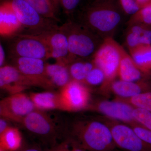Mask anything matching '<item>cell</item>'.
Returning <instances> with one entry per match:
<instances>
[{
	"instance_id": "d6a6232c",
	"label": "cell",
	"mask_w": 151,
	"mask_h": 151,
	"mask_svg": "<svg viewBox=\"0 0 151 151\" xmlns=\"http://www.w3.org/2000/svg\"><path fill=\"white\" fill-rule=\"evenodd\" d=\"M6 120V119L1 117L0 120V135L2 134L9 127Z\"/></svg>"
},
{
	"instance_id": "836d02e7",
	"label": "cell",
	"mask_w": 151,
	"mask_h": 151,
	"mask_svg": "<svg viewBox=\"0 0 151 151\" xmlns=\"http://www.w3.org/2000/svg\"><path fill=\"white\" fill-rule=\"evenodd\" d=\"M18 151H42L37 146L29 145L23 147Z\"/></svg>"
},
{
	"instance_id": "83f0119b",
	"label": "cell",
	"mask_w": 151,
	"mask_h": 151,
	"mask_svg": "<svg viewBox=\"0 0 151 151\" xmlns=\"http://www.w3.org/2000/svg\"><path fill=\"white\" fill-rule=\"evenodd\" d=\"M133 115L136 122L151 130V112L145 109L134 108Z\"/></svg>"
},
{
	"instance_id": "52a82bcc",
	"label": "cell",
	"mask_w": 151,
	"mask_h": 151,
	"mask_svg": "<svg viewBox=\"0 0 151 151\" xmlns=\"http://www.w3.org/2000/svg\"><path fill=\"white\" fill-rule=\"evenodd\" d=\"M12 8L23 27L29 30V32H35L54 29L55 21L45 18L37 11L24 0H12Z\"/></svg>"
},
{
	"instance_id": "484cf974",
	"label": "cell",
	"mask_w": 151,
	"mask_h": 151,
	"mask_svg": "<svg viewBox=\"0 0 151 151\" xmlns=\"http://www.w3.org/2000/svg\"><path fill=\"white\" fill-rule=\"evenodd\" d=\"M115 98L129 103L134 108L145 109L151 112V92L142 93L129 99Z\"/></svg>"
},
{
	"instance_id": "f1b7e54d",
	"label": "cell",
	"mask_w": 151,
	"mask_h": 151,
	"mask_svg": "<svg viewBox=\"0 0 151 151\" xmlns=\"http://www.w3.org/2000/svg\"><path fill=\"white\" fill-rule=\"evenodd\" d=\"M118 2L123 12L128 15H132L141 9L135 0H118Z\"/></svg>"
},
{
	"instance_id": "e0dca14e",
	"label": "cell",
	"mask_w": 151,
	"mask_h": 151,
	"mask_svg": "<svg viewBox=\"0 0 151 151\" xmlns=\"http://www.w3.org/2000/svg\"><path fill=\"white\" fill-rule=\"evenodd\" d=\"M23 27L12 7L10 1H5L0 6V34L3 37L12 36Z\"/></svg>"
},
{
	"instance_id": "f546056e",
	"label": "cell",
	"mask_w": 151,
	"mask_h": 151,
	"mask_svg": "<svg viewBox=\"0 0 151 151\" xmlns=\"http://www.w3.org/2000/svg\"><path fill=\"white\" fill-rule=\"evenodd\" d=\"M130 126L143 141L151 145V130L138 123L131 124Z\"/></svg>"
},
{
	"instance_id": "9c48e42d",
	"label": "cell",
	"mask_w": 151,
	"mask_h": 151,
	"mask_svg": "<svg viewBox=\"0 0 151 151\" xmlns=\"http://www.w3.org/2000/svg\"><path fill=\"white\" fill-rule=\"evenodd\" d=\"M36 109L30 97L22 92L11 94L0 103L1 117L20 124Z\"/></svg>"
},
{
	"instance_id": "7402d4cb",
	"label": "cell",
	"mask_w": 151,
	"mask_h": 151,
	"mask_svg": "<svg viewBox=\"0 0 151 151\" xmlns=\"http://www.w3.org/2000/svg\"><path fill=\"white\" fill-rule=\"evenodd\" d=\"M129 51L132 59L141 70L151 73V44L140 45Z\"/></svg>"
},
{
	"instance_id": "7a4b0ae2",
	"label": "cell",
	"mask_w": 151,
	"mask_h": 151,
	"mask_svg": "<svg viewBox=\"0 0 151 151\" xmlns=\"http://www.w3.org/2000/svg\"><path fill=\"white\" fill-rule=\"evenodd\" d=\"M69 138L87 151H113L116 147L110 128L99 117L76 121Z\"/></svg>"
},
{
	"instance_id": "603a6c76",
	"label": "cell",
	"mask_w": 151,
	"mask_h": 151,
	"mask_svg": "<svg viewBox=\"0 0 151 151\" xmlns=\"http://www.w3.org/2000/svg\"><path fill=\"white\" fill-rule=\"evenodd\" d=\"M0 137L1 147L5 150L15 151L20 147L21 135L17 128L9 127Z\"/></svg>"
},
{
	"instance_id": "d590c367",
	"label": "cell",
	"mask_w": 151,
	"mask_h": 151,
	"mask_svg": "<svg viewBox=\"0 0 151 151\" xmlns=\"http://www.w3.org/2000/svg\"><path fill=\"white\" fill-rule=\"evenodd\" d=\"M140 8L151 4V0H135Z\"/></svg>"
},
{
	"instance_id": "d6986e66",
	"label": "cell",
	"mask_w": 151,
	"mask_h": 151,
	"mask_svg": "<svg viewBox=\"0 0 151 151\" xmlns=\"http://www.w3.org/2000/svg\"><path fill=\"white\" fill-rule=\"evenodd\" d=\"M36 108L39 110L64 111L60 94L51 92L32 93L30 95Z\"/></svg>"
},
{
	"instance_id": "4316f807",
	"label": "cell",
	"mask_w": 151,
	"mask_h": 151,
	"mask_svg": "<svg viewBox=\"0 0 151 151\" xmlns=\"http://www.w3.org/2000/svg\"><path fill=\"white\" fill-rule=\"evenodd\" d=\"M105 80V76L103 70L95 65L86 76L84 84L86 86H102Z\"/></svg>"
},
{
	"instance_id": "5b68a950",
	"label": "cell",
	"mask_w": 151,
	"mask_h": 151,
	"mask_svg": "<svg viewBox=\"0 0 151 151\" xmlns=\"http://www.w3.org/2000/svg\"><path fill=\"white\" fill-rule=\"evenodd\" d=\"M111 129L116 147L125 151H151V145L143 141L128 124L99 116Z\"/></svg>"
},
{
	"instance_id": "44dd1931",
	"label": "cell",
	"mask_w": 151,
	"mask_h": 151,
	"mask_svg": "<svg viewBox=\"0 0 151 151\" xmlns=\"http://www.w3.org/2000/svg\"><path fill=\"white\" fill-rule=\"evenodd\" d=\"M83 59L76 58L68 65L71 79L84 84L87 74L95 65L92 58L91 60Z\"/></svg>"
},
{
	"instance_id": "8fae6325",
	"label": "cell",
	"mask_w": 151,
	"mask_h": 151,
	"mask_svg": "<svg viewBox=\"0 0 151 151\" xmlns=\"http://www.w3.org/2000/svg\"><path fill=\"white\" fill-rule=\"evenodd\" d=\"M64 111L85 110L91 102V91L88 86L71 80L61 88L59 93Z\"/></svg>"
},
{
	"instance_id": "ba28073f",
	"label": "cell",
	"mask_w": 151,
	"mask_h": 151,
	"mask_svg": "<svg viewBox=\"0 0 151 151\" xmlns=\"http://www.w3.org/2000/svg\"><path fill=\"white\" fill-rule=\"evenodd\" d=\"M10 45L13 58L24 57L46 60L50 58V52L42 41L26 34H19Z\"/></svg>"
},
{
	"instance_id": "8992f818",
	"label": "cell",
	"mask_w": 151,
	"mask_h": 151,
	"mask_svg": "<svg viewBox=\"0 0 151 151\" xmlns=\"http://www.w3.org/2000/svg\"><path fill=\"white\" fill-rule=\"evenodd\" d=\"M134 108L129 103L115 98L112 100L103 99L91 101L85 111L98 113L130 125L137 123L133 115Z\"/></svg>"
},
{
	"instance_id": "5bb4252c",
	"label": "cell",
	"mask_w": 151,
	"mask_h": 151,
	"mask_svg": "<svg viewBox=\"0 0 151 151\" xmlns=\"http://www.w3.org/2000/svg\"><path fill=\"white\" fill-rule=\"evenodd\" d=\"M34 86L28 78L13 65L0 68V87L11 94L21 93L30 86Z\"/></svg>"
},
{
	"instance_id": "cb8c5ba5",
	"label": "cell",
	"mask_w": 151,
	"mask_h": 151,
	"mask_svg": "<svg viewBox=\"0 0 151 151\" xmlns=\"http://www.w3.org/2000/svg\"><path fill=\"white\" fill-rule=\"evenodd\" d=\"M30 5L39 13L45 18L54 21H59L57 17L56 11L52 4L48 0H24Z\"/></svg>"
},
{
	"instance_id": "ffe728a7",
	"label": "cell",
	"mask_w": 151,
	"mask_h": 151,
	"mask_svg": "<svg viewBox=\"0 0 151 151\" xmlns=\"http://www.w3.org/2000/svg\"><path fill=\"white\" fill-rule=\"evenodd\" d=\"M45 71L50 80L55 86L62 88L71 80L68 65L64 63H45Z\"/></svg>"
},
{
	"instance_id": "1f68e13d",
	"label": "cell",
	"mask_w": 151,
	"mask_h": 151,
	"mask_svg": "<svg viewBox=\"0 0 151 151\" xmlns=\"http://www.w3.org/2000/svg\"><path fill=\"white\" fill-rule=\"evenodd\" d=\"M80 0H60V5L66 14L72 13L78 6Z\"/></svg>"
},
{
	"instance_id": "6da1fadb",
	"label": "cell",
	"mask_w": 151,
	"mask_h": 151,
	"mask_svg": "<svg viewBox=\"0 0 151 151\" xmlns=\"http://www.w3.org/2000/svg\"><path fill=\"white\" fill-rule=\"evenodd\" d=\"M124 14L116 0H96L81 17V23L103 40L113 38L123 20Z\"/></svg>"
},
{
	"instance_id": "30bf717a",
	"label": "cell",
	"mask_w": 151,
	"mask_h": 151,
	"mask_svg": "<svg viewBox=\"0 0 151 151\" xmlns=\"http://www.w3.org/2000/svg\"><path fill=\"white\" fill-rule=\"evenodd\" d=\"M13 65L34 86L52 89L55 86L50 80L45 71V63L43 60L29 58H13Z\"/></svg>"
},
{
	"instance_id": "4dcf8cb0",
	"label": "cell",
	"mask_w": 151,
	"mask_h": 151,
	"mask_svg": "<svg viewBox=\"0 0 151 151\" xmlns=\"http://www.w3.org/2000/svg\"><path fill=\"white\" fill-rule=\"evenodd\" d=\"M54 146L57 151H87L70 138Z\"/></svg>"
},
{
	"instance_id": "9a60e30c",
	"label": "cell",
	"mask_w": 151,
	"mask_h": 151,
	"mask_svg": "<svg viewBox=\"0 0 151 151\" xmlns=\"http://www.w3.org/2000/svg\"><path fill=\"white\" fill-rule=\"evenodd\" d=\"M111 92L116 98L124 99L151 92V78L136 81L116 80L111 84Z\"/></svg>"
},
{
	"instance_id": "74e56055",
	"label": "cell",
	"mask_w": 151,
	"mask_h": 151,
	"mask_svg": "<svg viewBox=\"0 0 151 151\" xmlns=\"http://www.w3.org/2000/svg\"><path fill=\"white\" fill-rule=\"evenodd\" d=\"M43 151H57L55 146H52L50 148L46 149Z\"/></svg>"
},
{
	"instance_id": "7c38bea8",
	"label": "cell",
	"mask_w": 151,
	"mask_h": 151,
	"mask_svg": "<svg viewBox=\"0 0 151 151\" xmlns=\"http://www.w3.org/2000/svg\"><path fill=\"white\" fill-rule=\"evenodd\" d=\"M42 41L50 52V58L68 65L69 56L67 38L59 27L42 31L25 33Z\"/></svg>"
},
{
	"instance_id": "e575fe53",
	"label": "cell",
	"mask_w": 151,
	"mask_h": 151,
	"mask_svg": "<svg viewBox=\"0 0 151 151\" xmlns=\"http://www.w3.org/2000/svg\"><path fill=\"white\" fill-rule=\"evenodd\" d=\"M5 60V53L1 44H0V66L2 67Z\"/></svg>"
},
{
	"instance_id": "ac0fdd59",
	"label": "cell",
	"mask_w": 151,
	"mask_h": 151,
	"mask_svg": "<svg viewBox=\"0 0 151 151\" xmlns=\"http://www.w3.org/2000/svg\"><path fill=\"white\" fill-rule=\"evenodd\" d=\"M125 42L129 50L140 45L151 44V29L141 25L129 26Z\"/></svg>"
},
{
	"instance_id": "277c9868",
	"label": "cell",
	"mask_w": 151,
	"mask_h": 151,
	"mask_svg": "<svg viewBox=\"0 0 151 151\" xmlns=\"http://www.w3.org/2000/svg\"><path fill=\"white\" fill-rule=\"evenodd\" d=\"M120 45L113 38L105 39L92 58L95 65L105 74V81L99 88L100 94L104 96L111 93V84L119 76Z\"/></svg>"
},
{
	"instance_id": "2e32d148",
	"label": "cell",
	"mask_w": 151,
	"mask_h": 151,
	"mask_svg": "<svg viewBox=\"0 0 151 151\" xmlns=\"http://www.w3.org/2000/svg\"><path fill=\"white\" fill-rule=\"evenodd\" d=\"M121 60L119 65V79L123 81H136L151 78V73H147L141 70L132 57L125 49L120 47Z\"/></svg>"
},
{
	"instance_id": "8d00e7d4",
	"label": "cell",
	"mask_w": 151,
	"mask_h": 151,
	"mask_svg": "<svg viewBox=\"0 0 151 151\" xmlns=\"http://www.w3.org/2000/svg\"><path fill=\"white\" fill-rule=\"evenodd\" d=\"M52 2L55 9L56 12L58 10L60 5V0H52Z\"/></svg>"
},
{
	"instance_id": "d4e9b609",
	"label": "cell",
	"mask_w": 151,
	"mask_h": 151,
	"mask_svg": "<svg viewBox=\"0 0 151 151\" xmlns=\"http://www.w3.org/2000/svg\"><path fill=\"white\" fill-rule=\"evenodd\" d=\"M128 24L129 26L141 25L151 29V4L139 9L131 16Z\"/></svg>"
},
{
	"instance_id": "4fadbf2b",
	"label": "cell",
	"mask_w": 151,
	"mask_h": 151,
	"mask_svg": "<svg viewBox=\"0 0 151 151\" xmlns=\"http://www.w3.org/2000/svg\"><path fill=\"white\" fill-rule=\"evenodd\" d=\"M21 124L29 132L42 139H54L57 133L55 123L42 110L36 109L26 116Z\"/></svg>"
},
{
	"instance_id": "f35d334b",
	"label": "cell",
	"mask_w": 151,
	"mask_h": 151,
	"mask_svg": "<svg viewBox=\"0 0 151 151\" xmlns=\"http://www.w3.org/2000/svg\"><path fill=\"white\" fill-rule=\"evenodd\" d=\"M48 1H49L50 2V3H51L52 4V0H48Z\"/></svg>"
},
{
	"instance_id": "3957f363",
	"label": "cell",
	"mask_w": 151,
	"mask_h": 151,
	"mask_svg": "<svg viewBox=\"0 0 151 151\" xmlns=\"http://www.w3.org/2000/svg\"><path fill=\"white\" fill-rule=\"evenodd\" d=\"M59 29L67 38L68 64L76 58H92L104 40L81 22L69 21L59 27Z\"/></svg>"
}]
</instances>
